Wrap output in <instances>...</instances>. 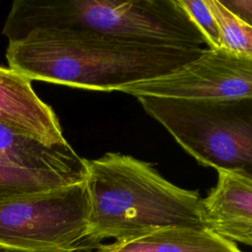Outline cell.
<instances>
[{
  "label": "cell",
  "mask_w": 252,
  "mask_h": 252,
  "mask_svg": "<svg viewBox=\"0 0 252 252\" xmlns=\"http://www.w3.org/2000/svg\"><path fill=\"white\" fill-rule=\"evenodd\" d=\"M204 48L130 41L90 32L39 29L6 48L8 67L31 81L112 92L166 75L199 57Z\"/></svg>",
  "instance_id": "6da1fadb"
},
{
  "label": "cell",
  "mask_w": 252,
  "mask_h": 252,
  "mask_svg": "<svg viewBox=\"0 0 252 252\" xmlns=\"http://www.w3.org/2000/svg\"><path fill=\"white\" fill-rule=\"evenodd\" d=\"M90 198L87 247L166 227L208 228L198 191L172 184L152 163L121 153L86 159Z\"/></svg>",
  "instance_id": "7a4b0ae2"
},
{
  "label": "cell",
  "mask_w": 252,
  "mask_h": 252,
  "mask_svg": "<svg viewBox=\"0 0 252 252\" xmlns=\"http://www.w3.org/2000/svg\"><path fill=\"white\" fill-rule=\"evenodd\" d=\"M39 29L83 31L178 48L207 44L179 0H16L2 34L9 42Z\"/></svg>",
  "instance_id": "3957f363"
},
{
  "label": "cell",
  "mask_w": 252,
  "mask_h": 252,
  "mask_svg": "<svg viewBox=\"0 0 252 252\" xmlns=\"http://www.w3.org/2000/svg\"><path fill=\"white\" fill-rule=\"evenodd\" d=\"M200 164L252 179V96L220 100L138 97Z\"/></svg>",
  "instance_id": "277c9868"
},
{
  "label": "cell",
  "mask_w": 252,
  "mask_h": 252,
  "mask_svg": "<svg viewBox=\"0 0 252 252\" xmlns=\"http://www.w3.org/2000/svg\"><path fill=\"white\" fill-rule=\"evenodd\" d=\"M86 181L0 201V248L16 252H79L87 248Z\"/></svg>",
  "instance_id": "5b68a950"
},
{
  "label": "cell",
  "mask_w": 252,
  "mask_h": 252,
  "mask_svg": "<svg viewBox=\"0 0 252 252\" xmlns=\"http://www.w3.org/2000/svg\"><path fill=\"white\" fill-rule=\"evenodd\" d=\"M119 92L133 96L220 100L252 96V58L224 48H204L196 59L174 71L132 84Z\"/></svg>",
  "instance_id": "8992f818"
},
{
  "label": "cell",
  "mask_w": 252,
  "mask_h": 252,
  "mask_svg": "<svg viewBox=\"0 0 252 252\" xmlns=\"http://www.w3.org/2000/svg\"><path fill=\"white\" fill-rule=\"evenodd\" d=\"M0 122L48 146L69 144L53 108L34 92L32 81L0 66Z\"/></svg>",
  "instance_id": "52a82bcc"
},
{
  "label": "cell",
  "mask_w": 252,
  "mask_h": 252,
  "mask_svg": "<svg viewBox=\"0 0 252 252\" xmlns=\"http://www.w3.org/2000/svg\"><path fill=\"white\" fill-rule=\"evenodd\" d=\"M218 173L216 186L201 201L206 226L252 247V179L236 172Z\"/></svg>",
  "instance_id": "ba28073f"
},
{
  "label": "cell",
  "mask_w": 252,
  "mask_h": 252,
  "mask_svg": "<svg viewBox=\"0 0 252 252\" xmlns=\"http://www.w3.org/2000/svg\"><path fill=\"white\" fill-rule=\"evenodd\" d=\"M0 164L74 176L85 181L86 158L70 144L48 146L0 122Z\"/></svg>",
  "instance_id": "9c48e42d"
},
{
  "label": "cell",
  "mask_w": 252,
  "mask_h": 252,
  "mask_svg": "<svg viewBox=\"0 0 252 252\" xmlns=\"http://www.w3.org/2000/svg\"><path fill=\"white\" fill-rule=\"evenodd\" d=\"M98 252H242L230 241L209 228L166 227L110 244Z\"/></svg>",
  "instance_id": "30bf717a"
},
{
  "label": "cell",
  "mask_w": 252,
  "mask_h": 252,
  "mask_svg": "<svg viewBox=\"0 0 252 252\" xmlns=\"http://www.w3.org/2000/svg\"><path fill=\"white\" fill-rule=\"evenodd\" d=\"M83 182L74 176L0 164V201Z\"/></svg>",
  "instance_id": "8fae6325"
},
{
  "label": "cell",
  "mask_w": 252,
  "mask_h": 252,
  "mask_svg": "<svg viewBox=\"0 0 252 252\" xmlns=\"http://www.w3.org/2000/svg\"><path fill=\"white\" fill-rule=\"evenodd\" d=\"M219 25L222 48L252 58V27L229 12L220 0H207Z\"/></svg>",
  "instance_id": "7c38bea8"
},
{
  "label": "cell",
  "mask_w": 252,
  "mask_h": 252,
  "mask_svg": "<svg viewBox=\"0 0 252 252\" xmlns=\"http://www.w3.org/2000/svg\"><path fill=\"white\" fill-rule=\"evenodd\" d=\"M179 2L204 35L208 48H222L219 25L207 0H179Z\"/></svg>",
  "instance_id": "4fadbf2b"
},
{
  "label": "cell",
  "mask_w": 252,
  "mask_h": 252,
  "mask_svg": "<svg viewBox=\"0 0 252 252\" xmlns=\"http://www.w3.org/2000/svg\"><path fill=\"white\" fill-rule=\"evenodd\" d=\"M220 3L239 20L252 27V0H223Z\"/></svg>",
  "instance_id": "5bb4252c"
},
{
  "label": "cell",
  "mask_w": 252,
  "mask_h": 252,
  "mask_svg": "<svg viewBox=\"0 0 252 252\" xmlns=\"http://www.w3.org/2000/svg\"><path fill=\"white\" fill-rule=\"evenodd\" d=\"M0 252H16V251H10V250H5V249L0 248Z\"/></svg>",
  "instance_id": "9a60e30c"
}]
</instances>
